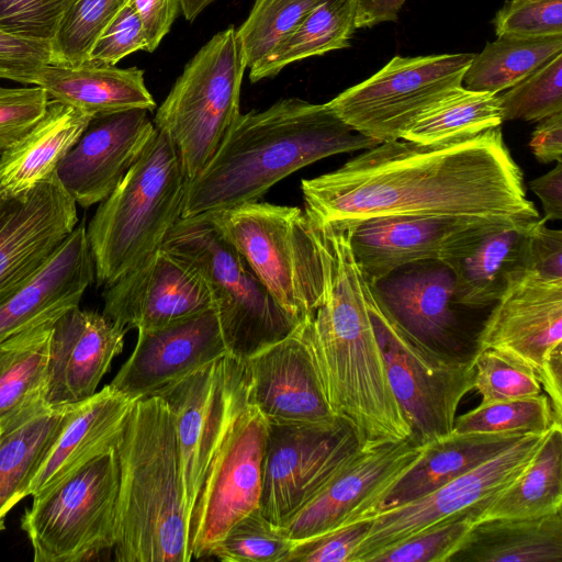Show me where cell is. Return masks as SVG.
Instances as JSON below:
<instances>
[{"label": "cell", "instance_id": "1", "mask_svg": "<svg viewBox=\"0 0 562 562\" xmlns=\"http://www.w3.org/2000/svg\"><path fill=\"white\" fill-rule=\"evenodd\" d=\"M316 225L349 227L390 215L540 218L501 127L436 144L379 143L340 168L301 182Z\"/></svg>", "mask_w": 562, "mask_h": 562}, {"label": "cell", "instance_id": "2", "mask_svg": "<svg viewBox=\"0 0 562 562\" xmlns=\"http://www.w3.org/2000/svg\"><path fill=\"white\" fill-rule=\"evenodd\" d=\"M324 266L323 297L296 325L333 415L361 442L411 437L409 423L390 386L367 302V280L349 231L311 224Z\"/></svg>", "mask_w": 562, "mask_h": 562}, {"label": "cell", "instance_id": "3", "mask_svg": "<svg viewBox=\"0 0 562 562\" xmlns=\"http://www.w3.org/2000/svg\"><path fill=\"white\" fill-rule=\"evenodd\" d=\"M378 144L327 103L286 98L266 110L240 113L211 160L188 181L182 217L257 201L305 166Z\"/></svg>", "mask_w": 562, "mask_h": 562}, {"label": "cell", "instance_id": "4", "mask_svg": "<svg viewBox=\"0 0 562 562\" xmlns=\"http://www.w3.org/2000/svg\"><path fill=\"white\" fill-rule=\"evenodd\" d=\"M114 559L190 562L173 417L158 395L137 400L116 442Z\"/></svg>", "mask_w": 562, "mask_h": 562}, {"label": "cell", "instance_id": "5", "mask_svg": "<svg viewBox=\"0 0 562 562\" xmlns=\"http://www.w3.org/2000/svg\"><path fill=\"white\" fill-rule=\"evenodd\" d=\"M268 434L244 360L225 355L215 430L189 521L192 560L210 558L232 526L260 508Z\"/></svg>", "mask_w": 562, "mask_h": 562}, {"label": "cell", "instance_id": "6", "mask_svg": "<svg viewBox=\"0 0 562 562\" xmlns=\"http://www.w3.org/2000/svg\"><path fill=\"white\" fill-rule=\"evenodd\" d=\"M187 183L173 144L155 127L86 226L98 285L112 284L161 248L182 217Z\"/></svg>", "mask_w": 562, "mask_h": 562}, {"label": "cell", "instance_id": "7", "mask_svg": "<svg viewBox=\"0 0 562 562\" xmlns=\"http://www.w3.org/2000/svg\"><path fill=\"white\" fill-rule=\"evenodd\" d=\"M161 248L186 262L206 284L231 356L246 360L296 327L209 213L181 217Z\"/></svg>", "mask_w": 562, "mask_h": 562}, {"label": "cell", "instance_id": "8", "mask_svg": "<svg viewBox=\"0 0 562 562\" xmlns=\"http://www.w3.org/2000/svg\"><path fill=\"white\" fill-rule=\"evenodd\" d=\"M209 214L288 315L299 324L314 313L324 266L304 211L257 200Z\"/></svg>", "mask_w": 562, "mask_h": 562}, {"label": "cell", "instance_id": "9", "mask_svg": "<svg viewBox=\"0 0 562 562\" xmlns=\"http://www.w3.org/2000/svg\"><path fill=\"white\" fill-rule=\"evenodd\" d=\"M246 63L236 27L216 33L189 60L153 123L173 144L188 181L214 156L239 116Z\"/></svg>", "mask_w": 562, "mask_h": 562}, {"label": "cell", "instance_id": "10", "mask_svg": "<svg viewBox=\"0 0 562 562\" xmlns=\"http://www.w3.org/2000/svg\"><path fill=\"white\" fill-rule=\"evenodd\" d=\"M119 463L105 451L33 495L21 517L35 562H79L114 546Z\"/></svg>", "mask_w": 562, "mask_h": 562}, {"label": "cell", "instance_id": "11", "mask_svg": "<svg viewBox=\"0 0 562 562\" xmlns=\"http://www.w3.org/2000/svg\"><path fill=\"white\" fill-rule=\"evenodd\" d=\"M368 282V281H367ZM367 302L392 392L420 446L452 434L462 398L474 389V362L440 360L409 339L367 284Z\"/></svg>", "mask_w": 562, "mask_h": 562}, {"label": "cell", "instance_id": "12", "mask_svg": "<svg viewBox=\"0 0 562 562\" xmlns=\"http://www.w3.org/2000/svg\"><path fill=\"white\" fill-rule=\"evenodd\" d=\"M475 54L393 57L368 79L327 102L358 133L378 143L401 139L404 128L428 105L462 86Z\"/></svg>", "mask_w": 562, "mask_h": 562}, {"label": "cell", "instance_id": "13", "mask_svg": "<svg viewBox=\"0 0 562 562\" xmlns=\"http://www.w3.org/2000/svg\"><path fill=\"white\" fill-rule=\"evenodd\" d=\"M424 448L412 437L362 442L281 530L297 541L366 519Z\"/></svg>", "mask_w": 562, "mask_h": 562}, {"label": "cell", "instance_id": "14", "mask_svg": "<svg viewBox=\"0 0 562 562\" xmlns=\"http://www.w3.org/2000/svg\"><path fill=\"white\" fill-rule=\"evenodd\" d=\"M344 419L269 425L260 510L280 526L305 504L361 445Z\"/></svg>", "mask_w": 562, "mask_h": 562}, {"label": "cell", "instance_id": "15", "mask_svg": "<svg viewBox=\"0 0 562 562\" xmlns=\"http://www.w3.org/2000/svg\"><path fill=\"white\" fill-rule=\"evenodd\" d=\"M547 432L525 435L496 457L431 493L373 514L369 517L372 519L370 530L357 547L351 562H364L379 550L499 494L525 472Z\"/></svg>", "mask_w": 562, "mask_h": 562}, {"label": "cell", "instance_id": "16", "mask_svg": "<svg viewBox=\"0 0 562 562\" xmlns=\"http://www.w3.org/2000/svg\"><path fill=\"white\" fill-rule=\"evenodd\" d=\"M437 263L386 277L380 290L372 286L392 321L420 348L443 361L474 362L477 336L456 310L452 272Z\"/></svg>", "mask_w": 562, "mask_h": 562}, {"label": "cell", "instance_id": "17", "mask_svg": "<svg viewBox=\"0 0 562 562\" xmlns=\"http://www.w3.org/2000/svg\"><path fill=\"white\" fill-rule=\"evenodd\" d=\"M502 223L463 216L390 215L364 220L349 231V243L364 279L374 285L397 269L440 261L473 237Z\"/></svg>", "mask_w": 562, "mask_h": 562}, {"label": "cell", "instance_id": "18", "mask_svg": "<svg viewBox=\"0 0 562 562\" xmlns=\"http://www.w3.org/2000/svg\"><path fill=\"white\" fill-rule=\"evenodd\" d=\"M78 223L77 204L56 175L0 196V295L41 269Z\"/></svg>", "mask_w": 562, "mask_h": 562}, {"label": "cell", "instance_id": "19", "mask_svg": "<svg viewBox=\"0 0 562 562\" xmlns=\"http://www.w3.org/2000/svg\"><path fill=\"white\" fill-rule=\"evenodd\" d=\"M103 312L128 331L149 330L213 307L202 278L164 248L103 292Z\"/></svg>", "mask_w": 562, "mask_h": 562}, {"label": "cell", "instance_id": "20", "mask_svg": "<svg viewBox=\"0 0 562 562\" xmlns=\"http://www.w3.org/2000/svg\"><path fill=\"white\" fill-rule=\"evenodd\" d=\"M154 131L145 109L95 115L55 175L77 205L90 207L114 191Z\"/></svg>", "mask_w": 562, "mask_h": 562}, {"label": "cell", "instance_id": "21", "mask_svg": "<svg viewBox=\"0 0 562 562\" xmlns=\"http://www.w3.org/2000/svg\"><path fill=\"white\" fill-rule=\"evenodd\" d=\"M227 355L214 308L162 327L139 330L110 385L137 401Z\"/></svg>", "mask_w": 562, "mask_h": 562}, {"label": "cell", "instance_id": "22", "mask_svg": "<svg viewBox=\"0 0 562 562\" xmlns=\"http://www.w3.org/2000/svg\"><path fill=\"white\" fill-rule=\"evenodd\" d=\"M562 346V281L526 271L493 304L477 337V353L493 348L540 371Z\"/></svg>", "mask_w": 562, "mask_h": 562}, {"label": "cell", "instance_id": "23", "mask_svg": "<svg viewBox=\"0 0 562 562\" xmlns=\"http://www.w3.org/2000/svg\"><path fill=\"white\" fill-rule=\"evenodd\" d=\"M126 330L98 312L74 307L53 324L44 400L49 405L82 402L97 392Z\"/></svg>", "mask_w": 562, "mask_h": 562}, {"label": "cell", "instance_id": "24", "mask_svg": "<svg viewBox=\"0 0 562 562\" xmlns=\"http://www.w3.org/2000/svg\"><path fill=\"white\" fill-rule=\"evenodd\" d=\"M244 362L251 400L269 425L324 424L337 418L296 327Z\"/></svg>", "mask_w": 562, "mask_h": 562}, {"label": "cell", "instance_id": "25", "mask_svg": "<svg viewBox=\"0 0 562 562\" xmlns=\"http://www.w3.org/2000/svg\"><path fill=\"white\" fill-rule=\"evenodd\" d=\"M93 280L86 225L80 223L41 269L0 295V341L79 306Z\"/></svg>", "mask_w": 562, "mask_h": 562}, {"label": "cell", "instance_id": "26", "mask_svg": "<svg viewBox=\"0 0 562 562\" xmlns=\"http://www.w3.org/2000/svg\"><path fill=\"white\" fill-rule=\"evenodd\" d=\"M541 218L484 232L440 260L450 269L456 302L468 308L493 305L530 267V239Z\"/></svg>", "mask_w": 562, "mask_h": 562}, {"label": "cell", "instance_id": "27", "mask_svg": "<svg viewBox=\"0 0 562 562\" xmlns=\"http://www.w3.org/2000/svg\"><path fill=\"white\" fill-rule=\"evenodd\" d=\"M222 358L151 394L160 396L167 403L173 417L188 535L190 517L202 484L215 430Z\"/></svg>", "mask_w": 562, "mask_h": 562}, {"label": "cell", "instance_id": "28", "mask_svg": "<svg viewBox=\"0 0 562 562\" xmlns=\"http://www.w3.org/2000/svg\"><path fill=\"white\" fill-rule=\"evenodd\" d=\"M77 404L41 401L0 425V531L74 415Z\"/></svg>", "mask_w": 562, "mask_h": 562}, {"label": "cell", "instance_id": "29", "mask_svg": "<svg viewBox=\"0 0 562 562\" xmlns=\"http://www.w3.org/2000/svg\"><path fill=\"white\" fill-rule=\"evenodd\" d=\"M136 401L110 384L79 402L57 442L33 477L29 495H34L94 457L115 449Z\"/></svg>", "mask_w": 562, "mask_h": 562}, {"label": "cell", "instance_id": "30", "mask_svg": "<svg viewBox=\"0 0 562 562\" xmlns=\"http://www.w3.org/2000/svg\"><path fill=\"white\" fill-rule=\"evenodd\" d=\"M92 117L49 99L45 113L33 127L0 154V196L22 193L55 175Z\"/></svg>", "mask_w": 562, "mask_h": 562}, {"label": "cell", "instance_id": "31", "mask_svg": "<svg viewBox=\"0 0 562 562\" xmlns=\"http://www.w3.org/2000/svg\"><path fill=\"white\" fill-rule=\"evenodd\" d=\"M528 434H450L425 446L420 458L379 501L373 514L420 498L496 457Z\"/></svg>", "mask_w": 562, "mask_h": 562}, {"label": "cell", "instance_id": "32", "mask_svg": "<svg viewBox=\"0 0 562 562\" xmlns=\"http://www.w3.org/2000/svg\"><path fill=\"white\" fill-rule=\"evenodd\" d=\"M48 98L67 103L92 116L131 109L153 112L156 102L139 68H117L85 63L78 67L44 66L35 85Z\"/></svg>", "mask_w": 562, "mask_h": 562}, {"label": "cell", "instance_id": "33", "mask_svg": "<svg viewBox=\"0 0 562 562\" xmlns=\"http://www.w3.org/2000/svg\"><path fill=\"white\" fill-rule=\"evenodd\" d=\"M448 562H562V509L477 521Z\"/></svg>", "mask_w": 562, "mask_h": 562}, {"label": "cell", "instance_id": "34", "mask_svg": "<svg viewBox=\"0 0 562 562\" xmlns=\"http://www.w3.org/2000/svg\"><path fill=\"white\" fill-rule=\"evenodd\" d=\"M562 509V423L553 422L525 472L503 492L474 507L475 522L539 517Z\"/></svg>", "mask_w": 562, "mask_h": 562}, {"label": "cell", "instance_id": "35", "mask_svg": "<svg viewBox=\"0 0 562 562\" xmlns=\"http://www.w3.org/2000/svg\"><path fill=\"white\" fill-rule=\"evenodd\" d=\"M357 1H321L263 61L249 69L250 81L272 78L290 64L349 47Z\"/></svg>", "mask_w": 562, "mask_h": 562}, {"label": "cell", "instance_id": "36", "mask_svg": "<svg viewBox=\"0 0 562 562\" xmlns=\"http://www.w3.org/2000/svg\"><path fill=\"white\" fill-rule=\"evenodd\" d=\"M54 322L31 326L0 341V425L21 411L45 401L46 367Z\"/></svg>", "mask_w": 562, "mask_h": 562}, {"label": "cell", "instance_id": "37", "mask_svg": "<svg viewBox=\"0 0 562 562\" xmlns=\"http://www.w3.org/2000/svg\"><path fill=\"white\" fill-rule=\"evenodd\" d=\"M503 123L498 94L459 86L423 110L401 138L436 144L469 137Z\"/></svg>", "mask_w": 562, "mask_h": 562}, {"label": "cell", "instance_id": "38", "mask_svg": "<svg viewBox=\"0 0 562 562\" xmlns=\"http://www.w3.org/2000/svg\"><path fill=\"white\" fill-rule=\"evenodd\" d=\"M562 53V35L526 38L502 35L475 54L462 86L498 94Z\"/></svg>", "mask_w": 562, "mask_h": 562}, {"label": "cell", "instance_id": "39", "mask_svg": "<svg viewBox=\"0 0 562 562\" xmlns=\"http://www.w3.org/2000/svg\"><path fill=\"white\" fill-rule=\"evenodd\" d=\"M323 0H255L243 24L236 29L246 67L263 61Z\"/></svg>", "mask_w": 562, "mask_h": 562}, {"label": "cell", "instance_id": "40", "mask_svg": "<svg viewBox=\"0 0 562 562\" xmlns=\"http://www.w3.org/2000/svg\"><path fill=\"white\" fill-rule=\"evenodd\" d=\"M127 1L74 0L50 40V64L78 67L87 63L95 41Z\"/></svg>", "mask_w": 562, "mask_h": 562}, {"label": "cell", "instance_id": "41", "mask_svg": "<svg viewBox=\"0 0 562 562\" xmlns=\"http://www.w3.org/2000/svg\"><path fill=\"white\" fill-rule=\"evenodd\" d=\"M554 417L547 395L480 404L456 417L453 434H544Z\"/></svg>", "mask_w": 562, "mask_h": 562}, {"label": "cell", "instance_id": "42", "mask_svg": "<svg viewBox=\"0 0 562 562\" xmlns=\"http://www.w3.org/2000/svg\"><path fill=\"white\" fill-rule=\"evenodd\" d=\"M293 541L255 509L229 528L210 557L223 562H283Z\"/></svg>", "mask_w": 562, "mask_h": 562}, {"label": "cell", "instance_id": "43", "mask_svg": "<svg viewBox=\"0 0 562 562\" xmlns=\"http://www.w3.org/2000/svg\"><path fill=\"white\" fill-rule=\"evenodd\" d=\"M503 122H539L562 112V53L498 95Z\"/></svg>", "mask_w": 562, "mask_h": 562}, {"label": "cell", "instance_id": "44", "mask_svg": "<svg viewBox=\"0 0 562 562\" xmlns=\"http://www.w3.org/2000/svg\"><path fill=\"white\" fill-rule=\"evenodd\" d=\"M474 507L383 548L364 562H448L475 524Z\"/></svg>", "mask_w": 562, "mask_h": 562}, {"label": "cell", "instance_id": "45", "mask_svg": "<svg viewBox=\"0 0 562 562\" xmlns=\"http://www.w3.org/2000/svg\"><path fill=\"white\" fill-rule=\"evenodd\" d=\"M474 369V389L482 398L481 404L541 394L533 368L508 352L484 349L476 355Z\"/></svg>", "mask_w": 562, "mask_h": 562}, {"label": "cell", "instance_id": "46", "mask_svg": "<svg viewBox=\"0 0 562 562\" xmlns=\"http://www.w3.org/2000/svg\"><path fill=\"white\" fill-rule=\"evenodd\" d=\"M497 36L562 35V0H508L493 21Z\"/></svg>", "mask_w": 562, "mask_h": 562}, {"label": "cell", "instance_id": "47", "mask_svg": "<svg viewBox=\"0 0 562 562\" xmlns=\"http://www.w3.org/2000/svg\"><path fill=\"white\" fill-rule=\"evenodd\" d=\"M74 0H0V29L30 38L52 40Z\"/></svg>", "mask_w": 562, "mask_h": 562}, {"label": "cell", "instance_id": "48", "mask_svg": "<svg viewBox=\"0 0 562 562\" xmlns=\"http://www.w3.org/2000/svg\"><path fill=\"white\" fill-rule=\"evenodd\" d=\"M371 518L293 541L283 562H351L357 547L366 538Z\"/></svg>", "mask_w": 562, "mask_h": 562}, {"label": "cell", "instance_id": "49", "mask_svg": "<svg viewBox=\"0 0 562 562\" xmlns=\"http://www.w3.org/2000/svg\"><path fill=\"white\" fill-rule=\"evenodd\" d=\"M49 98L38 86L0 87V154L18 142L45 113Z\"/></svg>", "mask_w": 562, "mask_h": 562}, {"label": "cell", "instance_id": "50", "mask_svg": "<svg viewBox=\"0 0 562 562\" xmlns=\"http://www.w3.org/2000/svg\"><path fill=\"white\" fill-rule=\"evenodd\" d=\"M138 50L147 52V42L139 15L128 0L98 37L87 63L116 66Z\"/></svg>", "mask_w": 562, "mask_h": 562}, {"label": "cell", "instance_id": "51", "mask_svg": "<svg viewBox=\"0 0 562 562\" xmlns=\"http://www.w3.org/2000/svg\"><path fill=\"white\" fill-rule=\"evenodd\" d=\"M50 63L49 40L23 37L0 29V79L34 86L41 69Z\"/></svg>", "mask_w": 562, "mask_h": 562}, {"label": "cell", "instance_id": "52", "mask_svg": "<svg viewBox=\"0 0 562 562\" xmlns=\"http://www.w3.org/2000/svg\"><path fill=\"white\" fill-rule=\"evenodd\" d=\"M541 218L530 239L529 270L542 278L562 281V232L548 228Z\"/></svg>", "mask_w": 562, "mask_h": 562}, {"label": "cell", "instance_id": "53", "mask_svg": "<svg viewBox=\"0 0 562 562\" xmlns=\"http://www.w3.org/2000/svg\"><path fill=\"white\" fill-rule=\"evenodd\" d=\"M132 1L142 22L147 42V52L153 53L168 34L180 12V0Z\"/></svg>", "mask_w": 562, "mask_h": 562}, {"label": "cell", "instance_id": "54", "mask_svg": "<svg viewBox=\"0 0 562 562\" xmlns=\"http://www.w3.org/2000/svg\"><path fill=\"white\" fill-rule=\"evenodd\" d=\"M529 147L540 162L562 161V112L538 122Z\"/></svg>", "mask_w": 562, "mask_h": 562}, {"label": "cell", "instance_id": "55", "mask_svg": "<svg viewBox=\"0 0 562 562\" xmlns=\"http://www.w3.org/2000/svg\"><path fill=\"white\" fill-rule=\"evenodd\" d=\"M529 189L540 199L546 221L562 218V161L546 175L531 180Z\"/></svg>", "mask_w": 562, "mask_h": 562}, {"label": "cell", "instance_id": "56", "mask_svg": "<svg viewBox=\"0 0 562 562\" xmlns=\"http://www.w3.org/2000/svg\"><path fill=\"white\" fill-rule=\"evenodd\" d=\"M537 378L544 387L555 422H562V346L554 349L543 362Z\"/></svg>", "mask_w": 562, "mask_h": 562}, {"label": "cell", "instance_id": "57", "mask_svg": "<svg viewBox=\"0 0 562 562\" xmlns=\"http://www.w3.org/2000/svg\"><path fill=\"white\" fill-rule=\"evenodd\" d=\"M406 0H358L356 29L372 27L383 22H394Z\"/></svg>", "mask_w": 562, "mask_h": 562}, {"label": "cell", "instance_id": "58", "mask_svg": "<svg viewBox=\"0 0 562 562\" xmlns=\"http://www.w3.org/2000/svg\"><path fill=\"white\" fill-rule=\"evenodd\" d=\"M215 0H180V12L188 22L198 15Z\"/></svg>", "mask_w": 562, "mask_h": 562}]
</instances>
